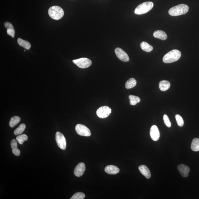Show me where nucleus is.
<instances>
[{
  "label": "nucleus",
  "instance_id": "obj_4",
  "mask_svg": "<svg viewBox=\"0 0 199 199\" xmlns=\"http://www.w3.org/2000/svg\"><path fill=\"white\" fill-rule=\"evenodd\" d=\"M154 6V3L152 2H145L136 7L135 10V13L138 15L145 14L150 10Z\"/></svg>",
  "mask_w": 199,
  "mask_h": 199
},
{
  "label": "nucleus",
  "instance_id": "obj_1",
  "mask_svg": "<svg viewBox=\"0 0 199 199\" xmlns=\"http://www.w3.org/2000/svg\"><path fill=\"white\" fill-rule=\"evenodd\" d=\"M189 9L188 6L181 4L171 7L169 11V14L171 16H180L187 14Z\"/></svg>",
  "mask_w": 199,
  "mask_h": 199
},
{
  "label": "nucleus",
  "instance_id": "obj_9",
  "mask_svg": "<svg viewBox=\"0 0 199 199\" xmlns=\"http://www.w3.org/2000/svg\"><path fill=\"white\" fill-rule=\"evenodd\" d=\"M115 53L118 58L123 61L127 62L130 60V58L128 54L120 48H116L115 49Z\"/></svg>",
  "mask_w": 199,
  "mask_h": 199
},
{
  "label": "nucleus",
  "instance_id": "obj_21",
  "mask_svg": "<svg viewBox=\"0 0 199 199\" xmlns=\"http://www.w3.org/2000/svg\"><path fill=\"white\" fill-rule=\"evenodd\" d=\"M191 148L192 150L195 152L199 151V138H195L193 139L192 142Z\"/></svg>",
  "mask_w": 199,
  "mask_h": 199
},
{
  "label": "nucleus",
  "instance_id": "obj_11",
  "mask_svg": "<svg viewBox=\"0 0 199 199\" xmlns=\"http://www.w3.org/2000/svg\"><path fill=\"white\" fill-rule=\"evenodd\" d=\"M86 170L85 164L82 162L79 163L75 167L74 173L75 176L80 177L82 176Z\"/></svg>",
  "mask_w": 199,
  "mask_h": 199
},
{
  "label": "nucleus",
  "instance_id": "obj_18",
  "mask_svg": "<svg viewBox=\"0 0 199 199\" xmlns=\"http://www.w3.org/2000/svg\"><path fill=\"white\" fill-rule=\"evenodd\" d=\"M170 84L169 81L162 80L159 84V88L162 91H166L170 88Z\"/></svg>",
  "mask_w": 199,
  "mask_h": 199
},
{
  "label": "nucleus",
  "instance_id": "obj_5",
  "mask_svg": "<svg viewBox=\"0 0 199 199\" xmlns=\"http://www.w3.org/2000/svg\"><path fill=\"white\" fill-rule=\"evenodd\" d=\"M74 64L79 68L84 69L88 68L92 65V61L87 58H82L77 60H73Z\"/></svg>",
  "mask_w": 199,
  "mask_h": 199
},
{
  "label": "nucleus",
  "instance_id": "obj_26",
  "mask_svg": "<svg viewBox=\"0 0 199 199\" xmlns=\"http://www.w3.org/2000/svg\"><path fill=\"white\" fill-rule=\"evenodd\" d=\"M17 141L18 143L20 145L23 144L24 142L27 141L28 140V137L27 135L25 134L21 135H18L16 138Z\"/></svg>",
  "mask_w": 199,
  "mask_h": 199
},
{
  "label": "nucleus",
  "instance_id": "obj_16",
  "mask_svg": "<svg viewBox=\"0 0 199 199\" xmlns=\"http://www.w3.org/2000/svg\"><path fill=\"white\" fill-rule=\"evenodd\" d=\"M155 38L159 39L162 40H166L167 36L165 32L162 30H156L153 34Z\"/></svg>",
  "mask_w": 199,
  "mask_h": 199
},
{
  "label": "nucleus",
  "instance_id": "obj_28",
  "mask_svg": "<svg viewBox=\"0 0 199 199\" xmlns=\"http://www.w3.org/2000/svg\"><path fill=\"white\" fill-rule=\"evenodd\" d=\"M175 117L178 126L180 127L183 126L184 124V121L181 116L179 114H177Z\"/></svg>",
  "mask_w": 199,
  "mask_h": 199
},
{
  "label": "nucleus",
  "instance_id": "obj_14",
  "mask_svg": "<svg viewBox=\"0 0 199 199\" xmlns=\"http://www.w3.org/2000/svg\"><path fill=\"white\" fill-rule=\"evenodd\" d=\"M139 170L141 174L143 175L147 179L150 178H151V173L146 166L144 165L140 166L139 167Z\"/></svg>",
  "mask_w": 199,
  "mask_h": 199
},
{
  "label": "nucleus",
  "instance_id": "obj_15",
  "mask_svg": "<svg viewBox=\"0 0 199 199\" xmlns=\"http://www.w3.org/2000/svg\"><path fill=\"white\" fill-rule=\"evenodd\" d=\"M5 26L7 29V34L13 38H14L15 36V30L12 24L9 22H6Z\"/></svg>",
  "mask_w": 199,
  "mask_h": 199
},
{
  "label": "nucleus",
  "instance_id": "obj_25",
  "mask_svg": "<svg viewBox=\"0 0 199 199\" xmlns=\"http://www.w3.org/2000/svg\"><path fill=\"white\" fill-rule=\"evenodd\" d=\"M25 125L24 123L20 124L19 126L14 131V133L15 135H17L21 134L25 131Z\"/></svg>",
  "mask_w": 199,
  "mask_h": 199
},
{
  "label": "nucleus",
  "instance_id": "obj_8",
  "mask_svg": "<svg viewBox=\"0 0 199 199\" xmlns=\"http://www.w3.org/2000/svg\"><path fill=\"white\" fill-rule=\"evenodd\" d=\"M111 113V109L108 107L103 106L98 109L96 111L97 115L99 118L104 119L108 117Z\"/></svg>",
  "mask_w": 199,
  "mask_h": 199
},
{
  "label": "nucleus",
  "instance_id": "obj_6",
  "mask_svg": "<svg viewBox=\"0 0 199 199\" xmlns=\"http://www.w3.org/2000/svg\"><path fill=\"white\" fill-rule=\"evenodd\" d=\"M55 139L59 147L62 150H65L66 142L65 138L63 135L61 133L57 132L55 135Z\"/></svg>",
  "mask_w": 199,
  "mask_h": 199
},
{
  "label": "nucleus",
  "instance_id": "obj_27",
  "mask_svg": "<svg viewBox=\"0 0 199 199\" xmlns=\"http://www.w3.org/2000/svg\"><path fill=\"white\" fill-rule=\"evenodd\" d=\"M85 197V195L84 193L78 192L75 193L70 199H83Z\"/></svg>",
  "mask_w": 199,
  "mask_h": 199
},
{
  "label": "nucleus",
  "instance_id": "obj_3",
  "mask_svg": "<svg viewBox=\"0 0 199 199\" xmlns=\"http://www.w3.org/2000/svg\"><path fill=\"white\" fill-rule=\"evenodd\" d=\"M50 17L55 20L60 19L64 16V11L60 6H52L48 10Z\"/></svg>",
  "mask_w": 199,
  "mask_h": 199
},
{
  "label": "nucleus",
  "instance_id": "obj_10",
  "mask_svg": "<svg viewBox=\"0 0 199 199\" xmlns=\"http://www.w3.org/2000/svg\"><path fill=\"white\" fill-rule=\"evenodd\" d=\"M150 134L151 138L153 141H158L160 138V132L158 127L155 125H153L151 127Z\"/></svg>",
  "mask_w": 199,
  "mask_h": 199
},
{
  "label": "nucleus",
  "instance_id": "obj_19",
  "mask_svg": "<svg viewBox=\"0 0 199 199\" xmlns=\"http://www.w3.org/2000/svg\"><path fill=\"white\" fill-rule=\"evenodd\" d=\"M140 46L143 50L147 53L150 52L153 49L152 46L146 42H142L140 44Z\"/></svg>",
  "mask_w": 199,
  "mask_h": 199
},
{
  "label": "nucleus",
  "instance_id": "obj_7",
  "mask_svg": "<svg viewBox=\"0 0 199 199\" xmlns=\"http://www.w3.org/2000/svg\"><path fill=\"white\" fill-rule=\"evenodd\" d=\"M75 130L77 134L80 136H89L91 135L89 129L84 125L77 124L75 127Z\"/></svg>",
  "mask_w": 199,
  "mask_h": 199
},
{
  "label": "nucleus",
  "instance_id": "obj_20",
  "mask_svg": "<svg viewBox=\"0 0 199 199\" xmlns=\"http://www.w3.org/2000/svg\"><path fill=\"white\" fill-rule=\"evenodd\" d=\"M18 44L21 47L27 49H29L31 47V44L27 41L21 39V38H18Z\"/></svg>",
  "mask_w": 199,
  "mask_h": 199
},
{
  "label": "nucleus",
  "instance_id": "obj_2",
  "mask_svg": "<svg viewBox=\"0 0 199 199\" xmlns=\"http://www.w3.org/2000/svg\"><path fill=\"white\" fill-rule=\"evenodd\" d=\"M181 53L178 50L173 49L164 56L163 61L165 63L169 64L177 61L180 58Z\"/></svg>",
  "mask_w": 199,
  "mask_h": 199
},
{
  "label": "nucleus",
  "instance_id": "obj_22",
  "mask_svg": "<svg viewBox=\"0 0 199 199\" xmlns=\"http://www.w3.org/2000/svg\"><path fill=\"white\" fill-rule=\"evenodd\" d=\"M136 83L137 82L135 79L133 78H130L125 84V88L127 89H130L133 88L136 86Z\"/></svg>",
  "mask_w": 199,
  "mask_h": 199
},
{
  "label": "nucleus",
  "instance_id": "obj_24",
  "mask_svg": "<svg viewBox=\"0 0 199 199\" xmlns=\"http://www.w3.org/2000/svg\"><path fill=\"white\" fill-rule=\"evenodd\" d=\"M129 99H130V104L132 106H135L141 101L139 97L135 96L130 95Z\"/></svg>",
  "mask_w": 199,
  "mask_h": 199
},
{
  "label": "nucleus",
  "instance_id": "obj_13",
  "mask_svg": "<svg viewBox=\"0 0 199 199\" xmlns=\"http://www.w3.org/2000/svg\"><path fill=\"white\" fill-rule=\"evenodd\" d=\"M105 171L108 174L114 175L118 174L119 172V169L115 166L111 165L105 167Z\"/></svg>",
  "mask_w": 199,
  "mask_h": 199
},
{
  "label": "nucleus",
  "instance_id": "obj_23",
  "mask_svg": "<svg viewBox=\"0 0 199 199\" xmlns=\"http://www.w3.org/2000/svg\"><path fill=\"white\" fill-rule=\"evenodd\" d=\"M20 119H21L20 118L17 116L12 117L11 118L10 122H9V125H10V127L13 128V127L15 126L17 124L20 123Z\"/></svg>",
  "mask_w": 199,
  "mask_h": 199
},
{
  "label": "nucleus",
  "instance_id": "obj_12",
  "mask_svg": "<svg viewBox=\"0 0 199 199\" xmlns=\"http://www.w3.org/2000/svg\"><path fill=\"white\" fill-rule=\"evenodd\" d=\"M178 169L179 172H180L182 177L187 178L189 176L190 169L187 166L181 164V165H178Z\"/></svg>",
  "mask_w": 199,
  "mask_h": 199
},
{
  "label": "nucleus",
  "instance_id": "obj_17",
  "mask_svg": "<svg viewBox=\"0 0 199 199\" xmlns=\"http://www.w3.org/2000/svg\"><path fill=\"white\" fill-rule=\"evenodd\" d=\"M11 146L13 154L16 156H19L20 154V151L18 148L17 142L15 139H13L11 141Z\"/></svg>",
  "mask_w": 199,
  "mask_h": 199
},
{
  "label": "nucleus",
  "instance_id": "obj_29",
  "mask_svg": "<svg viewBox=\"0 0 199 199\" xmlns=\"http://www.w3.org/2000/svg\"><path fill=\"white\" fill-rule=\"evenodd\" d=\"M163 120L165 124L168 127H170L171 126V123L169 120V118L168 116L166 114L163 116Z\"/></svg>",
  "mask_w": 199,
  "mask_h": 199
}]
</instances>
